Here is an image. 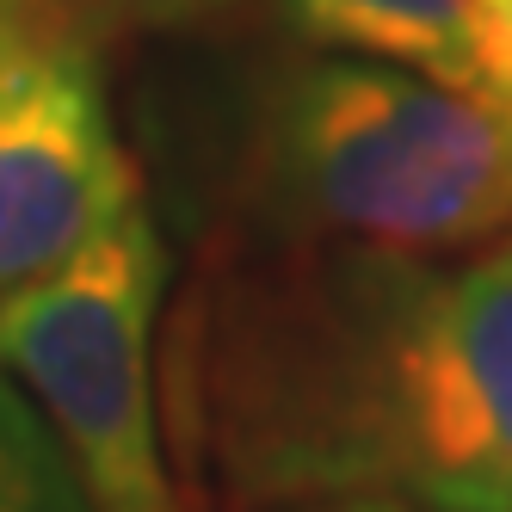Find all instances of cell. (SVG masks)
Wrapping results in <instances>:
<instances>
[{"mask_svg": "<svg viewBox=\"0 0 512 512\" xmlns=\"http://www.w3.org/2000/svg\"><path fill=\"white\" fill-rule=\"evenodd\" d=\"M192 426L229 506L512 512V235L327 247L204 309Z\"/></svg>", "mask_w": 512, "mask_h": 512, "instance_id": "cell-1", "label": "cell"}, {"mask_svg": "<svg viewBox=\"0 0 512 512\" xmlns=\"http://www.w3.org/2000/svg\"><path fill=\"white\" fill-rule=\"evenodd\" d=\"M253 186L327 247H488L512 235V99L371 56L290 62L260 105Z\"/></svg>", "mask_w": 512, "mask_h": 512, "instance_id": "cell-2", "label": "cell"}, {"mask_svg": "<svg viewBox=\"0 0 512 512\" xmlns=\"http://www.w3.org/2000/svg\"><path fill=\"white\" fill-rule=\"evenodd\" d=\"M161 290L167 253L142 198L44 278L0 290V364L50 420L87 512H186L155 395Z\"/></svg>", "mask_w": 512, "mask_h": 512, "instance_id": "cell-3", "label": "cell"}, {"mask_svg": "<svg viewBox=\"0 0 512 512\" xmlns=\"http://www.w3.org/2000/svg\"><path fill=\"white\" fill-rule=\"evenodd\" d=\"M93 38L50 0H0V290L44 278L142 198Z\"/></svg>", "mask_w": 512, "mask_h": 512, "instance_id": "cell-4", "label": "cell"}, {"mask_svg": "<svg viewBox=\"0 0 512 512\" xmlns=\"http://www.w3.org/2000/svg\"><path fill=\"white\" fill-rule=\"evenodd\" d=\"M303 38L512 99V31L482 0H278Z\"/></svg>", "mask_w": 512, "mask_h": 512, "instance_id": "cell-5", "label": "cell"}, {"mask_svg": "<svg viewBox=\"0 0 512 512\" xmlns=\"http://www.w3.org/2000/svg\"><path fill=\"white\" fill-rule=\"evenodd\" d=\"M0 512H87L50 420L0 364Z\"/></svg>", "mask_w": 512, "mask_h": 512, "instance_id": "cell-6", "label": "cell"}, {"mask_svg": "<svg viewBox=\"0 0 512 512\" xmlns=\"http://www.w3.org/2000/svg\"><path fill=\"white\" fill-rule=\"evenodd\" d=\"M50 7L75 13L87 31H99V25H173V19L223 7V0H50Z\"/></svg>", "mask_w": 512, "mask_h": 512, "instance_id": "cell-7", "label": "cell"}, {"mask_svg": "<svg viewBox=\"0 0 512 512\" xmlns=\"http://www.w3.org/2000/svg\"><path fill=\"white\" fill-rule=\"evenodd\" d=\"M303 512H420V506H401V500H315Z\"/></svg>", "mask_w": 512, "mask_h": 512, "instance_id": "cell-8", "label": "cell"}, {"mask_svg": "<svg viewBox=\"0 0 512 512\" xmlns=\"http://www.w3.org/2000/svg\"><path fill=\"white\" fill-rule=\"evenodd\" d=\"M482 7H488V13H494V19H500L506 31H512V0H482Z\"/></svg>", "mask_w": 512, "mask_h": 512, "instance_id": "cell-9", "label": "cell"}]
</instances>
